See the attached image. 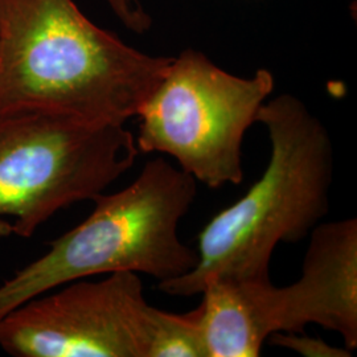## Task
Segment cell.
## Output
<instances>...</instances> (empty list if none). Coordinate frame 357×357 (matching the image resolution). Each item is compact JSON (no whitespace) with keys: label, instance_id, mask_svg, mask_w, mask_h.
Returning a JSON list of instances; mask_svg holds the SVG:
<instances>
[{"label":"cell","instance_id":"cell-1","mask_svg":"<svg viewBox=\"0 0 357 357\" xmlns=\"http://www.w3.org/2000/svg\"><path fill=\"white\" fill-rule=\"evenodd\" d=\"M171 61L96 26L75 0H0V116L52 113L125 125Z\"/></svg>","mask_w":357,"mask_h":357},{"label":"cell","instance_id":"cell-2","mask_svg":"<svg viewBox=\"0 0 357 357\" xmlns=\"http://www.w3.org/2000/svg\"><path fill=\"white\" fill-rule=\"evenodd\" d=\"M257 122L266 128L271 144L266 169L200 231L196 266L159 282L160 291L188 298L215 278L270 280L278 243L302 241L327 216L335 171L327 128L291 94L264 103Z\"/></svg>","mask_w":357,"mask_h":357},{"label":"cell","instance_id":"cell-3","mask_svg":"<svg viewBox=\"0 0 357 357\" xmlns=\"http://www.w3.org/2000/svg\"><path fill=\"white\" fill-rule=\"evenodd\" d=\"M196 192L191 175L156 158L126 188L97 195L85 221L0 284V320L26 301L77 280L131 271L163 282L190 273L197 252L181 241L178 224Z\"/></svg>","mask_w":357,"mask_h":357},{"label":"cell","instance_id":"cell-4","mask_svg":"<svg viewBox=\"0 0 357 357\" xmlns=\"http://www.w3.org/2000/svg\"><path fill=\"white\" fill-rule=\"evenodd\" d=\"M139 153L125 125L69 115L0 116L1 234L29 238L59 211L93 200L134 166Z\"/></svg>","mask_w":357,"mask_h":357},{"label":"cell","instance_id":"cell-5","mask_svg":"<svg viewBox=\"0 0 357 357\" xmlns=\"http://www.w3.org/2000/svg\"><path fill=\"white\" fill-rule=\"evenodd\" d=\"M274 86L268 69L236 76L204 53L185 50L172 57L137 115V147L139 153H166L209 188L240 184L245 134Z\"/></svg>","mask_w":357,"mask_h":357},{"label":"cell","instance_id":"cell-6","mask_svg":"<svg viewBox=\"0 0 357 357\" xmlns=\"http://www.w3.org/2000/svg\"><path fill=\"white\" fill-rule=\"evenodd\" d=\"M41 294L0 320V347L15 357H149L155 307L139 274L118 271Z\"/></svg>","mask_w":357,"mask_h":357},{"label":"cell","instance_id":"cell-7","mask_svg":"<svg viewBox=\"0 0 357 357\" xmlns=\"http://www.w3.org/2000/svg\"><path fill=\"white\" fill-rule=\"evenodd\" d=\"M302 275L293 284L302 326L337 333L357 348V220L318 224L311 230Z\"/></svg>","mask_w":357,"mask_h":357},{"label":"cell","instance_id":"cell-8","mask_svg":"<svg viewBox=\"0 0 357 357\" xmlns=\"http://www.w3.org/2000/svg\"><path fill=\"white\" fill-rule=\"evenodd\" d=\"M200 302L208 357H257L268 337L284 331V289L270 280L215 278Z\"/></svg>","mask_w":357,"mask_h":357},{"label":"cell","instance_id":"cell-9","mask_svg":"<svg viewBox=\"0 0 357 357\" xmlns=\"http://www.w3.org/2000/svg\"><path fill=\"white\" fill-rule=\"evenodd\" d=\"M149 357H208L200 307L185 314L155 307Z\"/></svg>","mask_w":357,"mask_h":357},{"label":"cell","instance_id":"cell-10","mask_svg":"<svg viewBox=\"0 0 357 357\" xmlns=\"http://www.w3.org/2000/svg\"><path fill=\"white\" fill-rule=\"evenodd\" d=\"M268 342L305 357H351L354 354L345 347H333L323 339L307 336L303 332H275L268 337Z\"/></svg>","mask_w":357,"mask_h":357},{"label":"cell","instance_id":"cell-11","mask_svg":"<svg viewBox=\"0 0 357 357\" xmlns=\"http://www.w3.org/2000/svg\"><path fill=\"white\" fill-rule=\"evenodd\" d=\"M118 20L134 33H144L153 24L142 0H106Z\"/></svg>","mask_w":357,"mask_h":357}]
</instances>
